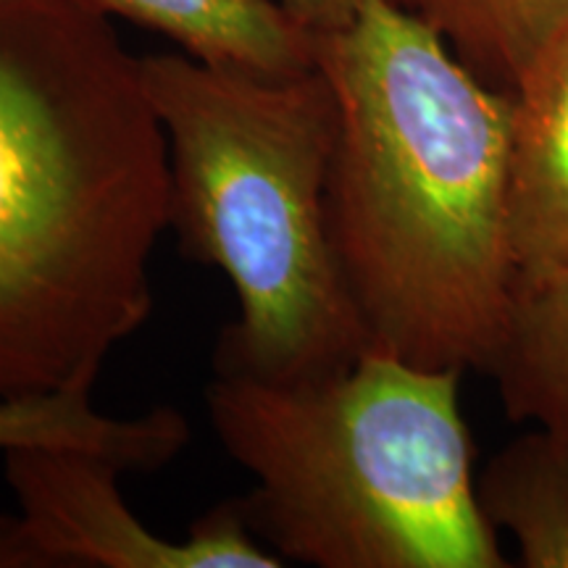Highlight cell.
<instances>
[{
    "label": "cell",
    "mask_w": 568,
    "mask_h": 568,
    "mask_svg": "<svg viewBox=\"0 0 568 568\" xmlns=\"http://www.w3.org/2000/svg\"><path fill=\"white\" fill-rule=\"evenodd\" d=\"M140 63L169 142V230L237 295L213 374L297 385L351 366L368 339L326 226L337 103L324 71L264 80L187 53Z\"/></svg>",
    "instance_id": "4"
},
{
    "label": "cell",
    "mask_w": 568,
    "mask_h": 568,
    "mask_svg": "<svg viewBox=\"0 0 568 568\" xmlns=\"http://www.w3.org/2000/svg\"><path fill=\"white\" fill-rule=\"evenodd\" d=\"M190 445L182 410L159 406L142 416H109L92 389L0 397V453L42 447L109 460L124 474H155Z\"/></svg>",
    "instance_id": "8"
},
{
    "label": "cell",
    "mask_w": 568,
    "mask_h": 568,
    "mask_svg": "<svg viewBox=\"0 0 568 568\" xmlns=\"http://www.w3.org/2000/svg\"><path fill=\"white\" fill-rule=\"evenodd\" d=\"M447 42L460 63L497 90H514L560 32L568 0H393Z\"/></svg>",
    "instance_id": "11"
},
{
    "label": "cell",
    "mask_w": 568,
    "mask_h": 568,
    "mask_svg": "<svg viewBox=\"0 0 568 568\" xmlns=\"http://www.w3.org/2000/svg\"><path fill=\"white\" fill-rule=\"evenodd\" d=\"M489 376L514 422L568 439V266L516 282L506 339Z\"/></svg>",
    "instance_id": "9"
},
{
    "label": "cell",
    "mask_w": 568,
    "mask_h": 568,
    "mask_svg": "<svg viewBox=\"0 0 568 568\" xmlns=\"http://www.w3.org/2000/svg\"><path fill=\"white\" fill-rule=\"evenodd\" d=\"M460 372L366 351L322 379L213 374L211 426L253 477L240 516L284 564L506 568L479 506Z\"/></svg>",
    "instance_id": "3"
},
{
    "label": "cell",
    "mask_w": 568,
    "mask_h": 568,
    "mask_svg": "<svg viewBox=\"0 0 568 568\" xmlns=\"http://www.w3.org/2000/svg\"><path fill=\"white\" fill-rule=\"evenodd\" d=\"M166 230L140 55L90 0H0V397L95 387Z\"/></svg>",
    "instance_id": "2"
},
{
    "label": "cell",
    "mask_w": 568,
    "mask_h": 568,
    "mask_svg": "<svg viewBox=\"0 0 568 568\" xmlns=\"http://www.w3.org/2000/svg\"><path fill=\"white\" fill-rule=\"evenodd\" d=\"M510 95L508 226L516 282H527L568 266V30Z\"/></svg>",
    "instance_id": "6"
},
{
    "label": "cell",
    "mask_w": 568,
    "mask_h": 568,
    "mask_svg": "<svg viewBox=\"0 0 568 568\" xmlns=\"http://www.w3.org/2000/svg\"><path fill=\"white\" fill-rule=\"evenodd\" d=\"M109 460L71 450L6 453L19 516H0V568H280L226 500L184 539L155 535L134 516Z\"/></svg>",
    "instance_id": "5"
},
{
    "label": "cell",
    "mask_w": 568,
    "mask_h": 568,
    "mask_svg": "<svg viewBox=\"0 0 568 568\" xmlns=\"http://www.w3.org/2000/svg\"><path fill=\"white\" fill-rule=\"evenodd\" d=\"M280 3L318 40L343 30L358 11L361 0H280Z\"/></svg>",
    "instance_id": "12"
},
{
    "label": "cell",
    "mask_w": 568,
    "mask_h": 568,
    "mask_svg": "<svg viewBox=\"0 0 568 568\" xmlns=\"http://www.w3.org/2000/svg\"><path fill=\"white\" fill-rule=\"evenodd\" d=\"M337 103L326 226L368 351L493 374L516 295L514 95L393 0L318 38Z\"/></svg>",
    "instance_id": "1"
},
{
    "label": "cell",
    "mask_w": 568,
    "mask_h": 568,
    "mask_svg": "<svg viewBox=\"0 0 568 568\" xmlns=\"http://www.w3.org/2000/svg\"><path fill=\"white\" fill-rule=\"evenodd\" d=\"M479 506L529 568H568V439L537 429L489 460Z\"/></svg>",
    "instance_id": "10"
},
{
    "label": "cell",
    "mask_w": 568,
    "mask_h": 568,
    "mask_svg": "<svg viewBox=\"0 0 568 568\" xmlns=\"http://www.w3.org/2000/svg\"><path fill=\"white\" fill-rule=\"evenodd\" d=\"M169 38L190 59L237 74L290 80L316 69L318 40L280 0H90Z\"/></svg>",
    "instance_id": "7"
}]
</instances>
